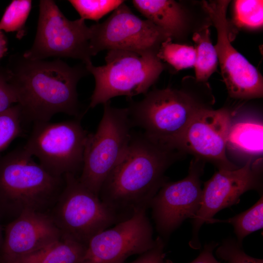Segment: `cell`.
I'll return each mask as SVG.
<instances>
[{"mask_svg": "<svg viewBox=\"0 0 263 263\" xmlns=\"http://www.w3.org/2000/svg\"><path fill=\"white\" fill-rule=\"evenodd\" d=\"M184 154L144 133L132 135L125 153L101 187L100 200L119 222L147 210L167 182V169Z\"/></svg>", "mask_w": 263, "mask_h": 263, "instance_id": "cell-1", "label": "cell"}, {"mask_svg": "<svg viewBox=\"0 0 263 263\" xmlns=\"http://www.w3.org/2000/svg\"><path fill=\"white\" fill-rule=\"evenodd\" d=\"M5 67L23 119L48 122L58 113L80 118L76 87L88 73L84 64L71 67L59 58L31 60L17 53Z\"/></svg>", "mask_w": 263, "mask_h": 263, "instance_id": "cell-2", "label": "cell"}, {"mask_svg": "<svg viewBox=\"0 0 263 263\" xmlns=\"http://www.w3.org/2000/svg\"><path fill=\"white\" fill-rule=\"evenodd\" d=\"M64 178L47 171L22 147L0 156V222L27 211L49 212Z\"/></svg>", "mask_w": 263, "mask_h": 263, "instance_id": "cell-3", "label": "cell"}, {"mask_svg": "<svg viewBox=\"0 0 263 263\" xmlns=\"http://www.w3.org/2000/svg\"><path fill=\"white\" fill-rule=\"evenodd\" d=\"M158 50H111L105 65L96 67L92 62L84 64L95 80L89 107L103 104L115 96L146 94L165 69Z\"/></svg>", "mask_w": 263, "mask_h": 263, "instance_id": "cell-4", "label": "cell"}, {"mask_svg": "<svg viewBox=\"0 0 263 263\" xmlns=\"http://www.w3.org/2000/svg\"><path fill=\"white\" fill-rule=\"evenodd\" d=\"M64 178L62 190L48 213L62 238L87 246L94 235L119 221L76 175L68 173Z\"/></svg>", "mask_w": 263, "mask_h": 263, "instance_id": "cell-5", "label": "cell"}, {"mask_svg": "<svg viewBox=\"0 0 263 263\" xmlns=\"http://www.w3.org/2000/svg\"><path fill=\"white\" fill-rule=\"evenodd\" d=\"M103 114L95 133H89L83 157L81 183L99 196L101 187L125 153L132 139L128 108L103 104Z\"/></svg>", "mask_w": 263, "mask_h": 263, "instance_id": "cell-6", "label": "cell"}, {"mask_svg": "<svg viewBox=\"0 0 263 263\" xmlns=\"http://www.w3.org/2000/svg\"><path fill=\"white\" fill-rule=\"evenodd\" d=\"M37 33L32 47L23 53L31 60L49 57H71L86 64L94 56L91 46V30L85 20L68 19L54 0L39 1Z\"/></svg>", "mask_w": 263, "mask_h": 263, "instance_id": "cell-7", "label": "cell"}, {"mask_svg": "<svg viewBox=\"0 0 263 263\" xmlns=\"http://www.w3.org/2000/svg\"><path fill=\"white\" fill-rule=\"evenodd\" d=\"M77 119L34 123L31 134L23 146L54 176L63 177L68 173L76 175L81 171L89 133Z\"/></svg>", "mask_w": 263, "mask_h": 263, "instance_id": "cell-8", "label": "cell"}, {"mask_svg": "<svg viewBox=\"0 0 263 263\" xmlns=\"http://www.w3.org/2000/svg\"><path fill=\"white\" fill-rule=\"evenodd\" d=\"M205 107L180 90H154L128 108L132 126L142 128L147 136L164 141L180 134L191 119Z\"/></svg>", "mask_w": 263, "mask_h": 263, "instance_id": "cell-9", "label": "cell"}, {"mask_svg": "<svg viewBox=\"0 0 263 263\" xmlns=\"http://www.w3.org/2000/svg\"><path fill=\"white\" fill-rule=\"evenodd\" d=\"M229 0L203 2L217 31L215 46L221 74L230 96L241 99L261 98L263 94L262 75L232 45L226 18Z\"/></svg>", "mask_w": 263, "mask_h": 263, "instance_id": "cell-10", "label": "cell"}, {"mask_svg": "<svg viewBox=\"0 0 263 263\" xmlns=\"http://www.w3.org/2000/svg\"><path fill=\"white\" fill-rule=\"evenodd\" d=\"M230 112L204 107L191 119L179 135L161 142L185 154L209 162L219 170L239 168L226 155L227 138L231 125Z\"/></svg>", "mask_w": 263, "mask_h": 263, "instance_id": "cell-11", "label": "cell"}, {"mask_svg": "<svg viewBox=\"0 0 263 263\" xmlns=\"http://www.w3.org/2000/svg\"><path fill=\"white\" fill-rule=\"evenodd\" d=\"M90 28L94 56L105 50H157L162 42L171 39L149 20L136 16L125 2L105 21Z\"/></svg>", "mask_w": 263, "mask_h": 263, "instance_id": "cell-12", "label": "cell"}, {"mask_svg": "<svg viewBox=\"0 0 263 263\" xmlns=\"http://www.w3.org/2000/svg\"><path fill=\"white\" fill-rule=\"evenodd\" d=\"M205 162L194 158L188 174L176 182H166L151 200L149 208L157 232L167 239L186 219L193 218L202 197L200 178Z\"/></svg>", "mask_w": 263, "mask_h": 263, "instance_id": "cell-13", "label": "cell"}, {"mask_svg": "<svg viewBox=\"0 0 263 263\" xmlns=\"http://www.w3.org/2000/svg\"><path fill=\"white\" fill-rule=\"evenodd\" d=\"M257 166L250 158L242 167L219 170L204 183L201 207L192 222L190 247L200 248V229L218 212L238 203L240 196L248 190L261 191V174Z\"/></svg>", "mask_w": 263, "mask_h": 263, "instance_id": "cell-14", "label": "cell"}, {"mask_svg": "<svg viewBox=\"0 0 263 263\" xmlns=\"http://www.w3.org/2000/svg\"><path fill=\"white\" fill-rule=\"evenodd\" d=\"M152 235L146 210H141L94 235L80 263H124L130 256L151 248L155 243Z\"/></svg>", "mask_w": 263, "mask_h": 263, "instance_id": "cell-15", "label": "cell"}, {"mask_svg": "<svg viewBox=\"0 0 263 263\" xmlns=\"http://www.w3.org/2000/svg\"><path fill=\"white\" fill-rule=\"evenodd\" d=\"M60 238L48 212H24L5 226L0 263H15Z\"/></svg>", "mask_w": 263, "mask_h": 263, "instance_id": "cell-16", "label": "cell"}, {"mask_svg": "<svg viewBox=\"0 0 263 263\" xmlns=\"http://www.w3.org/2000/svg\"><path fill=\"white\" fill-rule=\"evenodd\" d=\"M133 6L143 16L168 34L171 39L179 37L185 26L181 6L172 0H133Z\"/></svg>", "mask_w": 263, "mask_h": 263, "instance_id": "cell-17", "label": "cell"}, {"mask_svg": "<svg viewBox=\"0 0 263 263\" xmlns=\"http://www.w3.org/2000/svg\"><path fill=\"white\" fill-rule=\"evenodd\" d=\"M263 123L254 120H244L231 123L226 148L249 156L263 153Z\"/></svg>", "mask_w": 263, "mask_h": 263, "instance_id": "cell-18", "label": "cell"}, {"mask_svg": "<svg viewBox=\"0 0 263 263\" xmlns=\"http://www.w3.org/2000/svg\"><path fill=\"white\" fill-rule=\"evenodd\" d=\"M87 245L61 238L15 263H80Z\"/></svg>", "mask_w": 263, "mask_h": 263, "instance_id": "cell-19", "label": "cell"}, {"mask_svg": "<svg viewBox=\"0 0 263 263\" xmlns=\"http://www.w3.org/2000/svg\"><path fill=\"white\" fill-rule=\"evenodd\" d=\"M192 38L196 52L194 65L196 79L199 82L207 81L216 71L218 63L217 52L211 41L208 27L195 33Z\"/></svg>", "mask_w": 263, "mask_h": 263, "instance_id": "cell-20", "label": "cell"}, {"mask_svg": "<svg viewBox=\"0 0 263 263\" xmlns=\"http://www.w3.org/2000/svg\"><path fill=\"white\" fill-rule=\"evenodd\" d=\"M226 223L231 224L237 237V241L242 245L244 239L251 233L261 229L263 226V198L260 199L252 207L236 216L226 220L211 218L206 223Z\"/></svg>", "mask_w": 263, "mask_h": 263, "instance_id": "cell-21", "label": "cell"}, {"mask_svg": "<svg viewBox=\"0 0 263 263\" xmlns=\"http://www.w3.org/2000/svg\"><path fill=\"white\" fill-rule=\"evenodd\" d=\"M32 7V0H13L6 7L0 20V30L16 32L21 38L25 34V23Z\"/></svg>", "mask_w": 263, "mask_h": 263, "instance_id": "cell-22", "label": "cell"}, {"mask_svg": "<svg viewBox=\"0 0 263 263\" xmlns=\"http://www.w3.org/2000/svg\"><path fill=\"white\" fill-rule=\"evenodd\" d=\"M171 39L162 42L157 52V56L179 71L194 67L196 52L192 46L173 43Z\"/></svg>", "mask_w": 263, "mask_h": 263, "instance_id": "cell-23", "label": "cell"}, {"mask_svg": "<svg viewBox=\"0 0 263 263\" xmlns=\"http://www.w3.org/2000/svg\"><path fill=\"white\" fill-rule=\"evenodd\" d=\"M233 19L240 27L255 29L263 23V1L237 0L233 2Z\"/></svg>", "mask_w": 263, "mask_h": 263, "instance_id": "cell-24", "label": "cell"}, {"mask_svg": "<svg viewBox=\"0 0 263 263\" xmlns=\"http://www.w3.org/2000/svg\"><path fill=\"white\" fill-rule=\"evenodd\" d=\"M21 111L16 104L0 113V151L22 134Z\"/></svg>", "mask_w": 263, "mask_h": 263, "instance_id": "cell-25", "label": "cell"}, {"mask_svg": "<svg viewBox=\"0 0 263 263\" xmlns=\"http://www.w3.org/2000/svg\"><path fill=\"white\" fill-rule=\"evenodd\" d=\"M125 1L121 0H70L69 2L83 19L98 21L103 16L114 11Z\"/></svg>", "mask_w": 263, "mask_h": 263, "instance_id": "cell-26", "label": "cell"}, {"mask_svg": "<svg viewBox=\"0 0 263 263\" xmlns=\"http://www.w3.org/2000/svg\"><path fill=\"white\" fill-rule=\"evenodd\" d=\"M218 258L227 263H263V260L248 255L236 239L228 238L225 239L217 248Z\"/></svg>", "mask_w": 263, "mask_h": 263, "instance_id": "cell-27", "label": "cell"}, {"mask_svg": "<svg viewBox=\"0 0 263 263\" xmlns=\"http://www.w3.org/2000/svg\"><path fill=\"white\" fill-rule=\"evenodd\" d=\"M18 103L15 90L9 82L6 67H0V113Z\"/></svg>", "mask_w": 263, "mask_h": 263, "instance_id": "cell-28", "label": "cell"}, {"mask_svg": "<svg viewBox=\"0 0 263 263\" xmlns=\"http://www.w3.org/2000/svg\"><path fill=\"white\" fill-rule=\"evenodd\" d=\"M164 246L163 239L158 237L155 239L154 245L151 248L140 254L135 260L129 263H173L170 260L165 259Z\"/></svg>", "mask_w": 263, "mask_h": 263, "instance_id": "cell-29", "label": "cell"}, {"mask_svg": "<svg viewBox=\"0 0 263 263\" xmlns=\"http://www.w3.org/2000/svg\"><path fill=\"white\" fill-rule=\"evenodd\" d=\"M218 244L211 242L205 244L198 256L190 263H222L214 257L213 251Z\"/></svg>", "mask_w": 263, "mask_h": 263, "instance_id": "cell-30", "label": "cell"}, {"mask_svg": "<svg viewBox=\"0 0 263 263\" xmlns=\"http://www.w3.org/2000/svg\"><path fill=\"white\" fill-rule=\"evenodd\" d=\"M7 39L2 31L0 30V60L7 51Z\"/></svg>", "mask_w": 263, "mask_h": 263, "instance_id": "cell-31", "label": "cell"}, {"mask_svg": "<svg viewBox=\"0 0 263 263\" xmlns=\"http://www.w3.org/2000/svg\"><path fill=\"white\" fill-rule=\"evenodd\" d=\"M3 240V235L2 234V229L0 222V252L1 250L2 243Z\"/></svg>", "mask_w": 263, "mask_h": 263, "instance_id": "cell-32", "label": "cell"}]
</instances>
